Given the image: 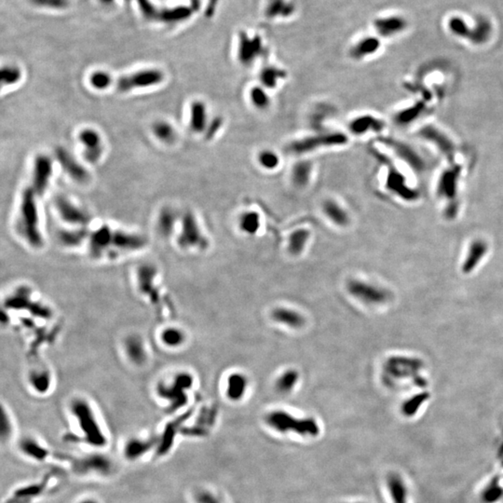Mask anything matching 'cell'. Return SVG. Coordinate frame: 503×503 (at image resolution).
<instances>
[{"label":"cell","instance_id":"d6a6232c","mask_svg":"<svg viewBox=\"0 0 503 503\" xmlns=\"http://www.w3.org/2000/svg\"><path fill=\"white\" fill-rule=\"evenodd\" d=\"M256 163L263 171L274 172L279 169L281 163L280 156L271 149H263L256 154Z\"/></svg>","mask_w":503,"mask_h":503},{"label":"cell","instance_id":"484cf974","mask_svg":"<svg viewBox=\"0 0 503 503\" xmlns=\"http://www.w3.org/2000/svg\"><path fill=\"white\" fill-rule=\"evenodd\" d=\"M249 379L242 372H233L226 381V395L232 402H239L245 396L248 390Z\"/></svg>","mask_w":503,"mask_h":503},{"label":"cell","instance_id":"d4e9b609","mask_svg":"<svg viewBox=\"0 0 503 503\" xmlns=\"http://www.w3.org/2000/svg\"><path fill=\"white\" fill-rule=\"evenodd\" d=\"M158 272L151 266L139 267L136 271V288L138 293L145 298H152V293L158 287Z\"/></svg>","mask_w":503,"mask_h":503},{"label":"cell","instance_id":"836d02e7","mask_svg":"<svg viewBox=\"0 0 503 503\" xmlns=\"http://www.w3.org/2000/svg\"><path fill=\"white\" fill-rule=\"evenodd\" d=\"M387 484L393 503H407V489L403 479L396 473H391L388 476Z\"/></svg>","mask_w":503,"mask_h":503},{"label":"cell","instance_id":"8992f818","mask_svg":"<svg viewBox=\"0 0 503 503\" xmlns=\"http://www.w3.org/2000/svg\"><path fill=\"white\" fill-rule=\"evenodd\" d=\"M266 423L275 430L285 434L294 433L301 436L315 437L320 434V427L312 417H296L284 410H273L266 416Z\"/></svg>","mask_w":503,"mask_h":503},{"label":"cell","instance_id":"74e56055","mask_svg":"<svg viewBox=\"0 0 503 503\" xmlns=\"http://www.w3.org/2000/svg\"><path fill=\"white\" fill-rule=\"evenodd\" d=\"M21 444L22 451L34 460H44L48 455L47 450L33 439H25Z\"/></svg>","mask_w":503,"mask_h":503},{"label":"cell","instance_id":"603a6c76","mask_svg":"<svg viewBox=\"0 0 503 503\" xmlns=\"http://www.w3.org/2000/svg\"><path fill=\"white\" fill-rule=\"evenodd\" d=\"M271 319L275 323L290 329H300L306 324L305 316L299 311L287 307H277L271 311Z\"/></svg>","mask_w":503,"mask_h":503},{"label":"cell","instance_id":"30bf717a","mask_svg":"<svg viewBox=\"0 0 503 503\" xmlns=\"http://www.w3.org/2000/svg\"><path fill=\"white\" fill-rule=\"evenodd\" d=\"M164 81V75L161 70L147 69L119 78L116 81V89L120 93H127L132 90L153 87Z\"/></svg>","mask_w":503,"mask_h":503},{"label":"cell","instance_id":"3957f363","mask_svg":"<svg viewBox=\"0 0 503 503\" xmlns=\"http://www.w3.org/2000/svg\"><path fill=\"white\" fill-rule=\"evenodd\" d=\"M70 413L82 435V438L89 446L93 447H105L107 443L104 428L93 405L87 399L75 398L70 404Z\"/></svg>","mask_w":503,"mask_h":503},{"label":"cell","instance_id":"b9f144b4","mask_svg":"<svg viewBox=\"0 0 503 503\" xmlns=\"http://www.w3.org/2000/svg\"><path fill=\"white\" fill-rule=\"evenodd\" d=\"M21 71L16 67L9 66L2 69L1 72V81L3 85H13L17 83L21 79Z\"/></svg>","mask_w":503,"mask_h":503},{"label":"cell","instance_id":"5bb4252c","mask_svg":"<svg viewBox=\"0 0 503 503\" xmlns=\"http://www.w3.org/2000/svg\"><path fill=\"white\" fill-rule=\"evenodd\" d=\"M52 174L51 161L47 156L37 157L34 163L33 179L31 188L38 196L43 195L49 186L50 177Z\"/></svg>","mask_w":503,"mask_h":503},{"label":"cell","instance_id":"f6af8a7d","mask_svg":"<svg viewBox=\"0 0 503 503\" xmlns=\"http://www.w3.org/2000/svg\"><path fill=\"white\" fill-rule=\"evenodd\" d=\"M222 125H223V119L220 118V117L211 119V121H210V124L208 126V129H207L206 132H205L206 138L211 139L212 137L215 136L218 131L221 130Z\"/></svg>","mask_w":503,"mask_h":503},{"label":"cell","instance_id":"7a4b0ae2","mask_svg":"<svg viewBox=\"0 0 503 503\" xmlns=\"http://www.w3.org/2000/svg\"><path fill=\"white\" fill-rule=\"evenodd\" d=\"M36 195L31 187L23 191L16 227L25 243L32 249L38 250L43 247L44 239L39 226Z\"/></svg>","mask_w":503,"mask_h":503},{"label":"cell","instance_id":"ffe728a7","mask_svg":"<svg viewBox=\"0 0 503 503\" xmlns=\"http://www.w3.org/2000/svg\"><path fill=\"white\" fill-rule=\"evenodd\" d=\"M296 11L297 5L294 0H265L264 14L269 21L291 18Z\"/></svg>","mask_w":503,"mask_h":503},{"label":"cell","instance_id":"f1b7e54d","mask_svg":"<svg viewBox=\"0 0 503 503\" xmlns=\"http://www.w3.org/2000/svg\"><path fill=\"white\" fill-rule=\"evenodd\" d=\"M247 99L249 104L256 111H267L272 106V97L269 91L258 83L249 88Z\"/></svg>","mask_w":503,"mask_h":503},{"label":"cell","instance_id":"5b68a950","mask_svg":"<svg viewBox=\"0 0 503 503\" xmlns=\"http://www.w3.org/2000/svg\"><path fill=\"white\" fill-rule=\"evenodd\" d=\"M235 54L240 65L251 68L267 58L268 47L260 33L242 30L237 35Z\"/></svg>","mask_w":503,"mask_h":503},{"label":"cell","instance_id":"7bdbcfd3","mask_svg":"<svg viewBox=\"0 0 503 503\" xmlns=\"http://www.w3.org/2000/svg\"><path fill=\"white\" fill-rule=\"evenodd\" d=\"M174 224H175V217L174 212L170 211H163L160 218V223H159V227L162 234L168 235L171 231H173Z\"/></svg>","mask_w":503,"mask_h":503},{"label":"cell","instance_id":"e0dca14e","mask_svg":"<svg viewBox=\"0 0 503 503\" xmlns=\"http://www.w3.org/2000/svg\"><path fill=\"white\" fill-rule=\"evenodd\" d=\"M314 164L311 160L299 158L290 169L289 177L292 186L298 189H305L310 186L313 180Z\"/></svg>","mask_w":503,"mask_h":503},{"label":"cell","instance_id":"7dc6e473","mask_svg":"<svg viewBox=\"0 0 503 503\" xmlns=\"http://www.w3.org/2000/svg\"><path fill=\"white\" fill-rule=\"evenodd\" d=\"M80 503H98L96 500H94L93 498H87V499H83L81 500Z\"/></svg>","mask_w":503,"mask_h":503},{"label":"cell","instance_id":"ba28073f","mask_svg":"<svg viewBox=\"0 0 503 503\" xmlns=\"http://www.w3.org/2000/svg\"><path fill=\"white\" fill-rule=\"evenodd\" d=\"M177 244L182 250H205L209 241L199 226L198 219L192 211H186L182 218L181 230L177 237Z\"/></svg>","mask_w":503,"mask_h":503},{"label":"cell","instance_id":"7402d4cb","mask_svg":"<svg viewBox=\"0 0 503 503\" xmlns=\"http://www.w3.org/2000/svg\"><path fill=\"white\" fill-rule=\"evenodd\" d=\"M211 119L209 118L208 108L204 102L196 100L192 102L189 111V127L193 132L200 134L208 129Z\"/></svg>","mask_w":503,"mask_h":503},{"label":"cell","instance_id":"83f0119b","mask_svg":"<svg viewBox=\"0 0 503 503\" xmlns=\"http://www.w3.org/2000/svg\"><path fill=\"white\" fill-rule=\"evenodd\" d=\"M158 337L162 347L169 349H177L184 346L186 342V332L174 325L163 327Z\"/></svg>","mask_w":503,"mask_h":503},{"label":"cell","instance_id":"f35d334b","mask_svg":"<svg viewBox=\"0 0 503 503\" xmlns=\"http://www.w3.org/2000/svg\"><path fill=\"white\" fill-rule=\"evenodd\" d=\"M153 131L156 136L158 137V139L162 140V142L165 143L173 142L176 137L174 128L168 122L164 121H159L155 123L153 126Z\"/></svg>","mask_w":503,"mask_h":503},{"label":"cell","instance_id":"4fadbf2b","mask_svg":"<svg viewBox=\"0 0 503 503\" xmlns=\"http://www.w3.org/2000/svg\"><path fill=\"white\" fill-rule=\"evenodd\" d=\"M381 40L376 36H364L357 38L348 48V56L354 61H365L379 53Z\"/></svg>","mask_w":503,"mask_h":503},{"label":"cell","instance_id":"d6986e66","mask_svg":"<svg viewBox=\"0 0 503 503\" xmlns=\"http://www.w3.org/2000/svg\"><path fill=\"white\" fill-rule=\"evenodd\" d=\"M287 71L276 63L266 62L258 71L257 81L258 84L271 92L278 89L279 85L287 79Z\"/></svg>","mask_w":503,"mask_h":503},{"label":"cell","instance_id":"52a82bcc","mask_svg":"<svg viewBox=\"0 0 503 503\" xmlns=\"http://www.w3.org/2000/svg\"><path fill=\"white\" fill-rule=\"evenodd\" d=\"M376 153H378L379 161L385 166L383 186L386 191L401 200L411 201L416 199L418 194L414 192V189L408 185L407 177L403 174V170L396 167L389 156L383 155L379 151H376Z\"/></svg>","mask_w":503,"mask_h":503},{"label":"cell","instance_id":"c3c4849f","mask_svg":"<svg viewBox=\"0 0 503 503\" xmlns=\"http://www.w3.org/2000/svg\"><path fill=\"white\" fill-rule=\"evenodd\" d=\"M360 503H362V502H360Z\"/></svg>","mask_w":503,"mask_h":503},{"label":"cell","instance_id":"ab89813d","mask_svg":"<svg viewBox=\"0 0 503 503\" xmlns=\"http://www.w3.org/2000/svg\"><path fill=\"white\" fill-rule=\"evenodd\" d=\"M426 395H418L416 397L408 400L402 405V412L405 416H413L416 414V411L419 409L420 405L426 401Z\"/></svg>","mask_w":503,"mask_h":503},{"label":"cell","instance_id":"6da1fadb","mask_svg":"<svg viewBox=\"0 0 503 503\" xmlns=\"http://www.w3.org/2000/svg\"><path fill=\"white\" fill-rule=\"evenodd\" d=\"M349 143L347 132L337 130H316L311 134L298 137L286 146L288 154L305 158L310 154L324 149L342 148Z\"/></svg>","mask_w":503,"mask_h":503},{"label":"cell","instance_id":"4316f807","mask_svg":"<svg viewBox=\"0 0 503 503\" xmlns=\"http://www.w3.org/2000/svg\"><path fill=\"white\" fill-rule=\"evenodd\" d=\"M237 226L243 234L255 236L260 231L262 227L260 212L254 209H246L241 211L237 218Z\"/></svg>","mask_w":503,"mask_h":503},{"label":"cell","instance_id":"2e32d148","mask_svg":"<svg viewBox=\"0 0 503 503\" xmlns=\"http://www.w3.org/2000/svg\"><path fill=\"white\" fill-rule=\"evenodd\" d=\"M373 27L379 37L391 38L400 35L406 29L407 22L399 15L379 16L373 22Z\"/></svg>","mask_w":503,"mask_h":503},{"label":"cell","instance_id":"8fae6325","mask_svg":"<svg viewBox=\"0 0 503 503\" xmlns=\"http://www.w3.org/2000/svg\"><path fill=\"white\" fill-rule=\"evenodd\" d=\"M384 119L371 113H363L348 120L347 124L348 133L356 137H364L371 134L379 135L385 130Z\"/></svg>","mask_w":503,"mask_h":503},{"label":"cell","instance_id":"44dd1931","mask_svg":"<svg viewBox=\"0 0 503 503\" xmlns=\"http://www.w3.org/2000/svg\"><path fill=\"white\" fill-rule=\"evenodd\" d=\"M80 141L84 145V157L88 162L96 163L103 154V145L99 133L93 129H85L80 133Z\"/></svg>","mask_w":503,"mask_h":503},{"label":"cell","instance_id":"9c48e42d","mask_svg":"<svg viewBox=\"0 0 503 503\" xmlns=\"http://www.w3.org/2000/svg\"><path fill=\"white\" fill-rule=\"evenodd\" d=\"M346 290L351 298L367 306H379L389 299V293L384 288L364 279H348Z\"/></svg>","mask_w":503,"mask_h":503},{"label":"cell","instance_id":"ac0fdd59","mask_svg":"<svg viewBox=\"0 0 503 503\" xmlns=\"http://www.w3.org/2000/svg\"><path fill=\"white\" fill-rule=\"evenodd\" d=\"M125 356L132 365L143 366L149 361V348L147 343L139 335H129L122 344Z\"/></svg>","mask_w":503,"mask_h":503},{"label":"cell","instance_id":"cb8c5ba5","mask_svg":"<svg viewBox=\"0 0 503 503\" xmlns=\"http://www.w3.org/2000/svg\"><path fill=\"white\" fill-rule=\"evenodd\" d=\"M57 160L61 163L62 169L68 174L70 177L80 183L87 182L90 178L87 170L82 167L79 162L70 155L68 151L63 149H58L56 151Z\"/></svg>","mask_w":503,"mask_h":503},{"label":"cell","instance_id":"1f68e13d","mask_svg":"<svg viewBox=\"0 0 503 503\" xmlns=\"http://www.w3.org/2000/svg\"><path fill=\"white\" fill-rule=\"evenodd\" d=\"M300 374L295 368L286 369L281 373L275 381V389L280 394H289L298 386Z\"/></svg>","mask_w":503,"mask_h":503},{"label":"cell","instance_id":"bcb514c9","mask_svg":"<svg viewBox=\"0 0 503 503\" xmlns=\"http://www.w3.org/2000/svg\"><path fill=\"white\" fill-rule=\"evenodd\" d=\"M197 503H222L215 495L209 491H200L196 497Z\"/></svg>","mask_w":503,"mask_h":503},{"label":"cell","instance_id":"7c38bea8","mask_svg":"<svg viewBox=\"0 0 503 503\" xmlns=\"http://www.w3.org/2000/svg\"><path fill=\"white\" fill-rule=\"evenodd\" d=\"M55 207L60 217L66 223L84 227L91 222V218L87 212L81 210L80 207L75 205L65 197H56Z\"/></svg>","mask_w":503,"mask_h":503},{"label":"cell","instance_id":"f546056e","mask_svg":"<svg viewBox=\"0 0 503 503\" xmlns=\"http://www.w3.org/2000/svg\"><path fill=\"white\" fill-rule=\"evenodd\" d=\"M311 230L306 228H299L293 230L287 238V251L293 256H298L304 253L307 245L311 240Z\"/></svg>","mask_w":503,"mask_h":503},{"label":"cell","instance_id":"277c9868","mask_svg":"<svg viewBox=\"0 0 503 503\" xmlns=\"http://www.w3.org/2000/svg\"><path fill=\"white\" fill-rule=\"evenodd\" d=\"M170 377L158 383L156 393L167 403L170 409H179L187 403L188 391L192 389L194 378L190 373L184 371L174 374L173 378Z\"/></svg>","mask_w":503,"mask_h":503},{"label":"cell","instance_id":"9a60e30c","mask_svg":"<svg viewBox=\"0 0 503 503\" xmlns=\"http://www.w3.org/2000/svg\"><path fill=\"white\" fill-rule=\"evenodd\" d=\"M321 209L323 217L332 225L341 229L349 226L351 221L350 213L339 200L335 198H327L323 200Z\"/></svg>","mask_w":503,"mask_h":503},{"label":"cell","instance_id":"60d3db41","mask_svg":"<svg viewBox=\"0 0 503 503\" xmlns=\"http://www.w3.org/2000/svg\"><path fill=\"white\" fill-rule=\"evenodd\" d=\"M91 84L97 90H105L111 85V77L106 72H95L91 77Z\"/></svg>","mask_w":503,"mask_h":503},{"label":"cell","instance_id":"8d00e7d4","mask_svg":"<svg viewBox=\"0 0 503 503\" xmlns=\"http://www.w3.org/2000/svg\"><path fill=\"white\" fill-rule=\"evenodd\" d=\"M150 444L151 442L143 439H131L125 446V457L128 458V460H137L140 456H143V454L148 452L150 448Z\"/></svg>","mask_w":503,"mask_h":503},{"label":"cell","instance_id":"ee69618b","mask_svg":"<svg viewBox=\"0 0 503 503\" xmlns=\"http://www.w3.org/2000/svg\"><path fill=\"white\" fill-rule=\"evenodd\" d=\"M1 434L2 438H8L13 432V423L11 416L9 413H7V410L4 406H2V423H1Z\"/></svg>","mask_w":503,"mask_h":503},{"label":"cell","instance_id":"e575fe53","mask_svg":"<svg viewBox=\"0 0 503 503\" xmlns=\"http://www.w3.org/2000/svg\"><path fill=\"white\" fill-rule=\"evenodd\" d=\"M89 232L85 229L62 230L59 233V241L66 247H78L85 242L89 237Z\"/></svg>","mask_w":503,"mask_h":503},{"label":"cell","instance_id":"4dcf8cb0","mask_svg":"<svg viewBox=\"0 0 503 503\" xmlns=\"http://www.w3.org/2000/svg\"><path fill=\"white\" fill-rule=\"evenodd\" d=\"M27 381L33 391L44 394L50 391L51 387V374L44 368H34L28 374Z\"/></svg>","mask_w":503,"mask_h":503},{"label":"cell","instance_id":"d590c367","mask_svg":"<svg viewBox=\"0 0 503 503\" xmlns=\"http://www.w3.org/2000/svg\"><path fill=\"white\" fill-rule=\"evenodd\" d=\"M503 497V487L498 477H494L482 491L481 500L483 503H497Z\"/></svg>","mask_w":503,"mask_h":503}]
</instances>
